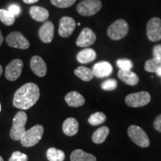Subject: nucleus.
Instances as JSON below:
<instances>
[{
    "label": "nucleus",
    "mask_w": 161,
    "mask_h": 161,
    "mask_svg": "<svg viewBox=\"0 0 161 161\" xmlns=\"http://www.w3.org/2000/svg\"><path fill=\"white\" fill-rule=\"evenodd\" d=\"M76 0H51V3L55 7L60 8H66L72 6Z\"/></svg>",
    "instance_id": "nucleus-28"
},
{
    "label": "nucleus",
    "mask_w": 161,
    "mask_h": 161,
    "mask_svg": "<svg viewBox=\"0 0 161 161\" xmlns=\"http://www.w3.org/2000/svg\"><path fill=\"white\" fill-rule=\"evenodd\" d=\"M30 66L32 72L38 77H44L47 72V66L46 62L40 56L35 55L31 58L30 61Z\"/></svg>",
    "instance_id": "nucleus-13"
},
{
    "label": "nucleus",
    "mask_w": 161,
    "mask_h": 161,
    "mask_svg": "<svg viewBox=\"0 0 161 161\" xmlns=\"http://www.w3.org/2000/svg\"><path fill=\"white\" fill-rule=\"evenodd\" d=\"M65 101L68 105L73 108H78L84 105L85 103V98L81 94L76 91L69 92V93L66 94L65 96Z\"/></svg>",
    "instance_id": "nucleus-16"
},
{
    "label": "nucleus",
    "mask_w": 161,
    "mask_h": 161,
    "mask_svg": "<svg viewBox=\"0 0 161 161\" xmlns=\"http://www.w3.org/2000/svg\"><path fill=\"white\" fill-rule=\"evenodd\" d=\"M156 74H157V75H158V76H160V77H161V69H159L158 71L156 72Z\"/></svg>",
    "instance_id": "nucleus-37"
},
{
    "label": "nucleus",
    "mask_w": 161,
    "mask_h": 161,
    "mask_svg": "<svg viewBox=\"0 0 161 161\" xmlns=\"http://www.w3.org/2000/svg\"><path fill=\"white\" fill-rule=\"evenodd\" d=\"M96 58V52L95 50L90 48H86L78 52L77 60L80 64H88L93 61Z\"/></svg>",
    "instance_id": "nucleus-20"
},
{
    "label": "nucleus",
    "mask_w": 161,
    "mask_h": 161,
    "mask_svg": "<svg viewBox=\"0 0 161 161\" xmlns=\"http://www.w3.org/2000/svg\"><path fill=\"white\" fill-rule=\"evenodd\" d=\"M71 161H96V158L93 154L84 152L81 149H75L71 153Z\"/></svg>",
    "instance_id": "nucleus-21"
},
{
    "label": "nucleus",
    "mask_w": 161,
    "mask_h": 161,
    "mask_svg": "<svg viewBox=\"0 0 161 161\" xmlns=\"http://www.w3.org/2000/svg\"><path fill=\"white\" fill-rule=\"evenodd\" d=\"M15 17L8 10L0 9V20L5 25H12L15 22Z\"/></svg>",
    "instance_id": "nucleus-26"
},
{
    "label": "nucleus",
    "mask_w": 161,
    "mask_h": 161,
    "mask_svg": "<svg viewBox=\"0 0 161 161\" xmlns=\"http://www.w3.org/2000/svg\"><path fill=\"white\" fill-rule=\"evenodd\" d=\"M102 7L100 0H83L77 6V11L84 17H90L97 14Z\"/></svg>",
    "instance_id": "nucleus-6"
},
{
    "label": "nucleus",
    "mask_w": 161,
    "mask_h": 161,
    "mask_svg": "<svg viewBox=\"0 0 161 161\" xmlns=\"http://www.w3.org/2000/svg\"><path fill=\"white\" fill-rule=\"evenodd\" d=\"M145 70L148 72H156L161 69V59L153 58L148 60L145 64Z\"/></svg>",
    "instance_id": "nucleus-25"
},
{
    "label": "nucleus",
    "mask_w": 161,
    "mask_h": 161,
    "mask_svg": "<svg viewBox=\"0 0 161 161\" xmlns=\"http://www.w3.org/2000/svg\"><path fill=\"white\" fill-rule=\"evenodd\" d=\"M6 43L10 47L27 49L30 46L29 41L19 31H13L6 37Z\"/></svg>",
    "instance_id": "nucleus-8"
},
{
    "label": "nucleus",
    "mask_w": 161,
    "mask_h": 161,
    "mask_svg": "<svg viewBox=\"0 0 161 161\" xmlns=\"http://www.w3.org/2000/svg\"><path fill=\"white\" fill-rule=\"evenodd\" d=\"M150 101V94L146 91L129 94L125 98V103L131 108H140L146 106L149 103Z\"/></svg>",
    "instance_id": "nucleus-7"
},
{
    "label": "nucleus",
    "mask_w": 161,
    "mask_h": 161,
    "mask_svg": "<svg viewBox=\"0 0 161 161\" xmlns=\"http://www.w3.org/2000/svg\"><path fill=\"white\" fill-rule=\"evenodd\" d=\"M96 36L93 31L89 28L82 30L76 40V45L78 47H88L96 42Z\"/></svg>",
    "instance_id": "nucleus-12"
},
{
    "label": "nucleus",
    "mask_w": 161,
    "mask_h": 161,
    "mask_svg": "<svg viewBox=\"0 0 161 161\" xmlns=\"http://www.w3.org/2000/svg\"><path fill=\"white\" fill-rule=\"evenodd\" d=\"M147 37L152 42L161 40V19L158 17L152 18L148 24L146 29Z\"/></svg>",
    "instance_id": "nucleus-9"
},
{
    "label": "nucleus",
    "mask_w": 161,
    "mask_h": 161,
    "mask_svg": "<svg viewBox=\"0 0 161 161\" xmlns=\"http://www.w3.org/2000/svg\"><path fill=\"white\" fill-rule=\"evenodd\" d=\"M128 23L124 19H118L112 23L108 29V35L110 39L119 40L125 37L128 33Z\"/></svg>",
    "instance_id": "nucleus-5"
},
{
    "label": "nucleus",
    "mask_w": 161,
    "mask_h": 161,
    "mask_svg": "<svg viewBox=\"0 0 161 161\" xmlns=\"http://www.w3.org/2000/svg\"><path fill=\"white\" fill-rule=\"evenodd\" d=\"M107 119V116L104 113L102 112H96L92 114L88 119V122L91 125H98L104 123Z\"/></svg>",
    "instance_id": "nucleus-27"
},
{
    "label": "nucleus",
    "mask_w": 161,
    "mask_h": 161,
    "mask_svg": "<svg viewBox=\"0 0 161 161\" xmlns=\"http://www.w3.org/2000/svg\"><path fill=\"white\" fill-rule=\"evenodd\" d=\"M76 27L75 21L69 17H64L60 20L58 33L62 37H68L73 33Z\"/></svg>",
    "instance_id": "nucleus-11"
},
{
    "label": "nucleus",
    "mask_w": 161,
    "mask_h": 161,
    "mask_svg": "<svg viewBox=\"0 0 161 161\" xmlns=\"http://www.w3.org/2000/svg\"><path fill=\"white\" fill-rule=\"evenodd\" d=\"M23 68V62L20 59L13 60L5 69V78L11 81H14L21 75Z\"/></svg>",
    "instance_id": "nucleus-10"
},
{
    "label": "nucleus",
    "mask_w": 161,
    "mask_h": 161,
    "mask_svg": "<svg viewBox=\"0 0 161 161\" xmlns=\"http://www.w3.org/2000/svg\"><path fill=\"white\" fill-rule=\"evenodd\" d=\"M39 1V0H23V2L26 4H34L37 2Z\"/></svg>",
    "instance_id": "nucleus-35"
},
{
    "label": "nucleus",
    "mask_w": 161,
    "mask_h": 161,
    "mask_svg": "<svg viewBox=\"0 0 161 161\" xmlns=\"http://www.w3.org/2000/svg\"><path fill=\"white\" fill-rule=\"evenodd\" d=\"M43 132V127L40 125H36L30 129L25 130L20 140L22 146L26 148L35 146L41 140Z\"/></svg>",
    "instance_id": "nucleus-2"
},
{
    "label": "nucleus",
    "mask_w": 161,
    "mask_h": 161,
    "mask_svg": "<svg viewBox=\"0 0 161 161\" xmlns=\"http://www.w3.org/2000/svg\"><path fill=\"white\" fill-rule=\"evenodd\" d=\"M154 127L157 130L161 132V114L158 116H157L155 119H154Z\"/></svg>",
    "instance_id": "nucleus-34"
},
{
    "label": "nucleus",
    "mask_w": 161,
    "mask_h": 161,
    "mask_svg": "<svg viewBox=\"0 0 161 161\" xmlns=\"http://www.w3.org/2000/svg\"><path fill=\"white\" fill-rule=\"evenodd\" d=\"M1 110H2V106H1V103H0V112H1Z\"/></svg>",
    "instance_id": "nucleus-40"
},
{
    "label": "nucleus",
    "mask_w": 161,
    "mask_h": 161,
    "mask_svg": "<svg viewBox=\"0 0 161 161\" xmlns=\"http://www.w3.org/2000/svg\"><path fill=\"white\" fill-rule=\"evenodd\" d=\"M55 27L50 21H46L39 30V37L41 41L45 43H49L54 37Z\"/></svg>",
    "instance_id": "nucleus-14"
},
{
    "label": "nucleus",
    "mask_w": 161,
    "mask_h": 161,
    "mask_svg": "<svg viewBox=\"0 0 161 161\" xmlns=\"http://www.w3.org/2000/svg\"><path fill=\"white\" fill-rule=\"evenodd\" d=\"M39 98V86L35 83H26L16 91L13 104L19 109L28 110L37 103Z\"/></svg>",
    "instance_id": "nucleus-1"
},
{
    "label": "nucleus",
    "mask_w": 161,
    "mask_h": 161,
    "mask_svg": "<svg viewBox=\"0 0 161 161\" xmlns=\"http://www.w3.org/2000/svg\"><path fill=\"white\" fill-rule=\"evenodd\" d=\"M27 122V115L24 111H19L13 119V125L10 131V136L12 140L18 141L21 140L25 131Z\"/></svg>",
    "instance_id": "nucleus-3"
},
{
    "label": "nucleus",
    "mask_w": 161,
    "mask_h": 161,
    "mask_svg": "<svg viewBox=\"0 0 161 161\" xmlns=\"http://www.w3.org/2000/svg\"><path fill=\"white\" fill-rule=\"evenodd\" d=\"M128 134L130 140L137 146L142 148H147L149 146V138L140 127L134 125H130L128 129Z\"/></svg>",
    "instance_id": "nucleus-4"
},
{
    "label": "nucleus",
    "mask_w": 161,
    "mask_h": 161,
    "mask_svg": "<svg viewBox=\"0 0 161 161\" xmlns=\"http://www.w3.org/2000/svg\"><path fill=\"white\" fill-rule=\"evenodd\" d=\"M8 11L11 12L15 17H18V16L20 14V13H21V8H20V7L18 5H15V4L10 6L8 8Z\"/></svg>",
    "instance_id": "nucleus-32"
},
{
    "label": "nucleus",
    "mask_w": 161,
    "mask_h": 161,
    "mask_svg": "<svg viewBox=\"0 0 161 161\" xmlns=\"http://www.w3.org/2000/svg\"><path fill=\"white\" fill-rule=\"evenodd\" d=\"M78 122L75 118L69 117L64 121L63 123V132L66 136H72L75 135L78 131Z\"/></svg>",
    "instance_id": "nucleus-19"
},
{
    "label": "nucleus",
    "mask_w": 161,
    "mask_h": 161,
    "mask_svg": "<svg viewBox=\"0 0 161 161\" xmlns=\"http://www.w3.org/2000/svg\"><path fill=\"white\" fill-rule=\"evenodd\" d=\"M110 133V129L107 126H102L98 128L92 134V140L96 144H101L105 141Z\"/></svg>",
    "instance_id": "nucleus-22"
},
{
    "label": "nucleus",
    "mask_w": 161,
    "mask_h": 161,
    "mask_svg": "<svg viewBox=\"0 0 161 161\" xmlns=\"http://www.w3.org/2000/svg\"><path fill=\"white\" fill-rule=\"evenodd\" d=\"M3 66H2L1 65H0V76L2 75V74H3Z\"/></svg>",
    "instance_id": "nucleus-38"
},
{
    "label": "nucleus",
    "mask_w": 161,
    "mask_h": 161,
    "mask_svg": "<svg viewBox=\"0 0 161 161\" xmlns=\"http://www.w3.org/2000/svg\"><path fill=\"white\" fill-rule=\"evenodd\" d=\"M153 58L161 59V44L157 45L153 49Z\"/></svg>",
    "instance_id": "nucleus-33"
},
{
    "label": "nucleus",
    "mask_w": 161,
    "mask_h": 161,
    "mask_svg": "<svg viewBox=\"0 0 161 161\" xmlns=\"http://www.w3.org/2000/svg\"><path fill=\"white\" fill-rule=\"evenodd\" d=\"M3 41H4V37H3V35H2L1 31H0V46H1L2 44H3Z\"/></svg>",
    "instance_id": "nucleus-36"
},
{
    "label": "nucleus",
    "mask_w": 161,
    "mask_h": 161,
    "mask_svg": "<svg viewBox=\"0 0 161 161\" xmlns=\"http://www.w3.org/2000/svg\"><path fill=\"white\" fill-rule=\"evenodd\" d=\"M46 157L49 161H64L65 160V153L55 148H49L46 152Z\"/></svg>",
    "instance_id": "nucleus-24"
},
{
    "label": "nucleus",
    "mask_w": 161,
    "mask_h": 161,
    "mask_svg": "<svg viewBox=\"0 0 161 161\" xmlns=\"http://www.w3.org/2000/svg\"><path fill=\"white\" fill-rule=\"evenodd\" d=\"M116 65L121 70H131L133 62L129 59H119L116 61Z\"/></svg>",
    "instance_id": "nucleus-29"
},
{
    "label": "nucleus",
    "mask_w": 161,
    "mask_h": 161,
    "mask_svg": "<svg viewBox=\"0 0 161 161\" xmlns=\"http://www.w3.org/2000/svg\"><path fill=\"white\" fill-rule=\"evenodd\" d=\"M118 77L119 79L128 85L135 86L139 82V77L135 72L131 70H121L118 72Z\"/></svg>",
    "instance_id": "nucleus-17"
},
{
    "label": "nucleus",
    "mask_w": 161,
    "mask_h": 161,
    "mask_svg": "<svg viewBox=\"0 0 161 161\" xmlns=\"http://www.w3.org/2000/svg\"><path fill=\"white\" fill-rule=\"evenodd\" d=\"M8 161H28V156L20 152H14L11 154Z\"/></svg>",
    "instance_id": "nucleus-31"
},
{
    "label": "nucleus",
    "mask_w": 161,
    "mask_h": 161,
    "mask_svg": "<svg viewBox=\"0 0 161 161\" xmlns=\"http://www.w3.org/2000/svg\"><path fill=\"white\" fill-rule=\"evenodd\" d=\"M101 86L104 90L111 91V90H114L117 87V81L115 79H108L104 80Z\"/></svg>",
    "instance_id": "nucleus-30"
},
{
    "label": "nucleus",
    "mask_w": 161,
    "mask_h": 161,
    "mask_svg": "<svg viewBox=\"0 0 161 161\" xmlns=\"http://www.w3.org/2000/svg\"><path fill=\"white\" fill-rule=\"evenodd\" d=\"M32 19L37 22H46L49 17V13L45 8L40 6H32L29 10Z\"/></svg>",
    "instance_id": "nucleus-18"
},
{
    "label": "nucleus",
    "mask_w": 161,
    "mask_h": 161,
    "mask_svg": "<svg viewBox=\"0 0 161 161\" xmlns=\"http://www.w3.org/2000/svg\"><path fill=\"white\" fill-rule=\"evenodd\" d=\"M0 161H4V160H3V158H2L1 156H0Z\"/></svg>",
    "instance_id": "nucleus-39"
},
{
    "label": "nucleus",
    "mask_w": 161,
    "mask_h": 161,
    "mask_svg": "<svg viewBox=\"0 0 161 161\" xmlns=\"http://www.w3.org/2000/svg\"><path fill=\"white\" fill-rule=\"evenodd\" d=\"M94 76L97 78H104L109 76L113 72V66L109 62L101 61L96 64L92 67Z\"/></svg>",
    "instance_id": "nucleus-15"
},
{
    "label": "nucleus",
    "mask_w": 161,
    "mask_h": 161,
    "mask_svg": "<svg viewBox=\"0 0 161 161\" xmlns=\"http://www.w3.org/2000/svg\"><path fill=\"white\" fill-rule=\"evenodd\" d=\"M75 75L84 81H90L94 78V74L92 69L85 66H79L75 70Z\"/></svg>",
    "instance_id": "nucleus-23"
}]
</instances>
